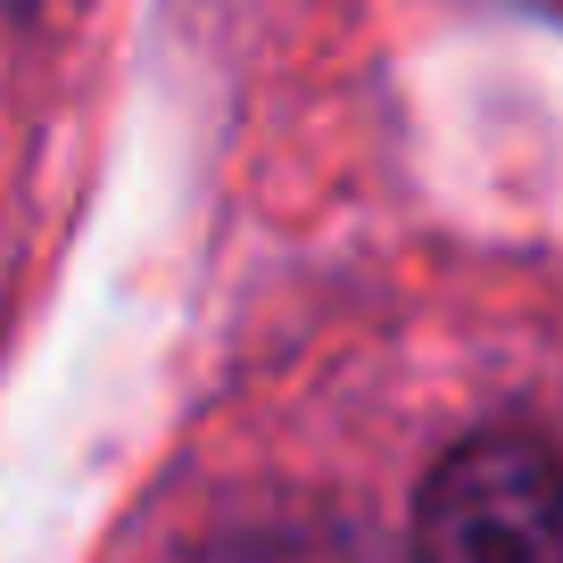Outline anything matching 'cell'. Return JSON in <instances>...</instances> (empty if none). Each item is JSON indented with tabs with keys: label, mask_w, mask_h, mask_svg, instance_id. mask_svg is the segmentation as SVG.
<instances>
[{
	"label": "cell",
	"mask_w": 563,
	"mask_h": 563,
	"mask_svg": "<svg viewBox=\"0 0 563 563\" xmlns=\"http://www.w3.org/2000/svg\"><path fill=\"white\" fill-rule=\"evenodd\" d=\"M0 9H18V0H0Z\"/></svg>",
	"instance_id": "cell-2"
},
{
	"label": "cell",
	"mask_w": 563,
	"mask_h": 563,
	"mask_svg": "<svg viewBox=\"0 0 563 563\" xmlns=\"http://www.w3.org/2000/svg\"><path fill=\"white\" fill-rule=\"evenodd\" d=\"M415 563H563V448L464 440L415 506Z\"/></svg>",
	"instance_id": "cell-1"
}]
</instances>
